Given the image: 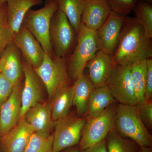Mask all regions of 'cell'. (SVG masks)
Masks as SVG:
<instances>
[{
  "instance_id": "1",
  "label": "cell",
  "mask_w": 152,
  "mask_h": 152,
  "mask_svg": "<svg viewBox=\"0 0 152 152\" xmlns=\"http://www.w3.org/2000/svg\"><path fill=\"white\" fill-rule=\"evenodd\" d=\"M151 39L135 18L126 17L118 46L112 56L115 66L131 65L152 58Z\"/></svg>"
},
{
  "instance_id": "26",
  "label": "cell",
  "mask_w": 152,
  "mask_h": 152,
  "mask_svg": "<svg viewBox=\"0 0 152 152\" xmlns=\"http://www.w3.org/2000/svg\"><path fill=\"white\" fill-rule=\"evenodd\" d=\"M135 18L141 25L149 39L152 38V6L149 3L138 2L134 10Z\"/></svg>"
},
{
  "instance_id": "10",
  "label": "cell",
  "mask_w": 152,
  "mask_h": 152,
  "mask_svg": "<svg viewBox=\"0 0 152 152\" xmlns=\"http://www.w3.org/2000/svg\"><path fill=\"white\" fill-rule=\"evenodd\" d=\"M126 17L111 11L104 24L96 31L99 50L113 56L118 46Z\"/></svg>"
},
{
  "instance_id": "25",
  "label": "cell",
  "mask_w": 152,
  "mask_h": 152,
  "mask_svg": "<svg viewBox=\"0 0 152 152\" xmlns=\"http://www.w3.org/2000/svg\"><path fill=\"white\" fill-rule=\"evenodd\" d=\"M105 140L107 152H138L141 148L132 140L121 135L114 128Z\"/></svg>"
},
{
  "instance_id": "21",
  "label": "cell",
  "mask_w": 152,
  "mask_h": 152,
  "mask_svg": "<svg viewBox=\"0 0 152 152\" xmlns=\"http://www.w3.org/2000/svg\"><path fill=\"white\" fill-rule=\"evenodd\" d=\"M73 87L69 84L57 91L50 102L52 116L55 123L69 114L73 105Z\"/></svg>"
},
{
  "instance_id": "19",
  "label": "cell",
  "mask_w": 152,
  "mask_h": 152,
  "mask_svg": "<svg viewBox=\"0 0 152 152\" xmlns=\"http://www.w3.org/2000/svg\"><path fill=\"white\" fill-rule=\"evenodd\" d=\"M43 4V0H7V19L12 38L21 27L28 11Z\"/></svg>"
},
{
  "instance_id": "6",
  "label": "cell",
  "mask_w": 152,
  "mask_h": 152,
  "mask_svg": "<svg viewBox=\"0 0 152 152\" xmlns=\"http://www.w3.org/2000/svg\"><path fill=\"white\" fill-rule=\"evenodd\" d=\"M118 104L115 102L100 114L86 119L78 144L79 151H83L100 142L105 139L114 128Z\"/></svg>"
},
{
  "instance_id": "14",
  "label": "cell",
  "mask_w": 152,
  "mask_h": 152,
  "mask_svg": "<svg viewBox=\"0 0 152 152\" xmlns=\"http://www.w3.org/2000/svg\"><path fill=\"white\" fill-rule=\"evenodd\" d=\"M12 40L20 49L23 56L34 69L40 66L45 53L39 42L23 25L14 36Z\"/></svg>"
},
{
  "instance_id": "8",
  "label": "cell",
  "mask_w": 152,
  "mask_h": 152,
  "mask_svg": "<svg viewBox=\"0 0 152 152\" xmlns=\"http://www.w3.org/2000/svg\"><path fill=\"white\" fill-rule=\"evenodd\" d=\"M87 119L69 114L55 123L53 152L63 150L78 145L82 131Z\"/></svg>"
},
{
  "instance_id": "12",
  "label": "cell",
  "mask_w": 152,
  "mask_h": 152,
  "mask_svg": "<svg viewBox=\"0 0 152 152\" xmlns=\"http://www.w3.org/2000/svg\"><path fill=\"white\" fill-rule=\"evenodd\" d=\"M22 81L15 85L8 99L0 108V135L7 134L20 119Z\"/></svg>"
},
{
  "instance_id": "24",
  "label": "cell",
  "mask_w": 152,
  "mask_h": 152,
  "mask_svg": "<svg viewBox=\"0 0 152 152\" xmlns=\"http://www.w3.org/2000/svg\"><path fill=\"white\" fill-rule=\"evenodd\" d=\"M58 10L65 15L77 34L81 24L84 0H54Z\"/></svg>"
},
{
  "instance_id": "4",
  "label": "cell",
  "mask_w": 152,
  "mask_h": 152,
  "mask_svg": "<svg viewBox=\"0 0 152 152\" xmlns=\"http://www.w3.org/2000/svg\"><path fill=\"white\" fill-rule=\"evenodd\" d=\"M57 10L58 7L54 0H46L43 7L36 10H29L22 24L39 42L45 53L51 56L54 54L50 41V25Z\"/></svg>"
},
{
  "instance_id": "29",
  "label": "cell",
  "mask_w": 152,
  "mask_h": 152,
  "mask_svg": "<svg viewBox=\"0 0 152 152\" xmlns=\"http://www.w3.org/2000/svg\"><path fill=\"white\" fill-rule=\"evenodd\" d=\"M113 11L126 16L134 10L137 0H106Z\"/></svg>"
},
{
  "instance_id": "35",
  "label": "cell",
  "mask_w": 152,
  "mask_h": 152,
  "mask_svg": "<svg viewBox=\"0 0 152 152\" xmlns=\"http://www.w3.org/2000/svg\"><path fill=\"white\" fill-rule=\"evenodd\" d=\"M138 152H152V147H141Z\"/></svg>"
},
{
  "instance_id": "2",
  "label": "cell",
  "mask_w": 152,
  "mask_h": 152,
  "mask_svg": "<svg viewBox=\"0 0 152 152\" xmlns=\"http://www.w3.org/2000/svg\"><path fill=\"white\" fill-rule=\"evenodd\" d=\"M114 129L140 147H152V136L141 119L136 106L118 104Z\"/></svg>"
},
{
  "instance_id": "9",
  "label": "cell",
  "mask_w": 152,
  "mask_h": 152,
  "mask_svg": "<svg viewBox=\"0 0 152 152\" xmlns=\"http://www.w3.org/2000/svg\"><path fill=\"white\" fill-rule=\"evenodd\" d=\"M106 86L117 102L127 105L137 104L130 65L115 66Z\"/></svg>"
},
{
  "instance_id": "30",
  "label": "cell",
  "mask_w": 152,
  "mask_h": 152,
  "mask_svg": "<svg viewBox=\"0 0 152 152\" xmlns=\"http://www.w3.org/2000/svg\"><path fill=\"white\" fill-rule=\"evenodd\" d=\"M139 116L147 129L152 127V102L151 100L145 101L138 105L135 106Z\"/></svg>"
},
{
  "instance_id": "11",
  "label": "cell",
  "mask_w": 152,
  "mask_h": 152,
  "mask_svg": "<svg viewBox=\"0 0 152 152\" xmlns=\"http://www.w3.org/2000/svg\"><path fill=\"white\" fill-rule=\"evenodd\" d=\"M24 83L21 95L20 119L24 117L30 108L41 102L42 96V82L36 73L34 69L22 56Z\"/></svg>"
},
{
  "instance_id": "33",
  "label": "cell",
  "mask_w": 152,
  "mask_h": 152,
  "mask_svg": "<svg viewBox=\"0 0 152 152\" xmlns=\"http://www.w3.org/2000/svg\"><path fill=\"white\" fill-rule=\"evenodd\" d=\"M80 152H107L105 140L89 147L86 149L80 151Z\"/></svg>"
},
{
  "instance_id": "3",
  "label": "cell",
  "mask_w": 152,
  "mask_h": 152,
  "mask_svg": "<svg viewBox=\"0 0 152 152\" xmlns=\"http://www.w3.org/2000/svg\"><path fill=\"white\" fill-rule=\"evenodd\" d=\"M98 50L96 31L81 24L76 46L67 61L70 78L75 81L82 75L87 63L93 58Z\"/></svg>"
},
{
  "instance_id": "13",
  "label": "cell",
  "mask_w": 152,
  "mask_h": 152,
  "mask_svg": "<svg viewBox=\"0 0 152 152\" xmlns=\"http://www.w3.org/2000/svg\"><path fill=\"white\" fill-rule=\"evenodd\" d=\"M0 73L14 86L22 80L24 73L22 53L12 40L0 56Z\"/></svg>"
},
{
  "instance_id": "5",
  "label": "cell",
  "mask_w": 152,
  "mask_h": 152,
  "mask_svg": "<svg viewBox=\"0 0 152 152\" xmlns=\"http://www.w3.org/2000/svg\"><path fill=\"white\" fill-rule=\"evenodd\" d=\"M50 38L55 56L69 58L76 46L77 34L65 15L58 10L52 18Z\"/></svg>"
},
{
  "instance_id": "27",
  "label": "cell",
  "mask_w": 152,
  "mask_h": 152,
  "mask_svg": "<svg viewBox=\"0 0 152 152\" xmlns=\"http://www.w3.org/2000/svg\"><path fill=\"white\" fill-rule=\"evenodd\" d=\"M53 136H45L34 132L24 152H53Z\"/></svg>"
},
{
  "instance_id": "22",
  "label": "cell",
  "mask_w": 152,
  "mask_h": 152,
  "mask_svg": "<svg viewBox=\"0 0 152 152\" xmlns=\"http://www.w3.org/2000/svg\"><path fill=\"white\" fill-rule=\"evenodd\" d=\"M115 102H117L107 86L95 88L90 95L85 118L88 119L96 116Z\"/></svg>"
},
{
  "instance_id": "34",
  "label": "cell",
  "mask_w": 152,
  "mask_h": 152,
  "mask_svg": "<svg viewBox=\"0 0 152 152\" xmlns=\"http://www.w3.org/2000/svg\"><path fill=\"white\" fill-rule=\"evenodd\" d=\"M64 152H80V151H79L78 147L75 146L68 148L67 150Z\"/></svg>"
},
{
  "instance_id": "23",
  "label": "cell",
  "mask_w": 152,
  "mask_h": 152,
  "mask_svg": "<svg viewBox=\"0 0 152 152\" xmlns=\"http://www.w3.org/2000/svg\"><path fill=\"white\" fill-rule=\"evenodd\" d=\"M146 60H141L131 65V72L135 93L137 104L145 102L147 66Z\"/></svg>"
},
{
  "instance_id": "20",
  "label": "cell",
  "mask_w": 152,
  "mask_h": 152,
  "mask_svg": "<svg viewBox=\"0 0 152 152\" xmlns=\"http://www.w3.org/2000/svg\"><path fill=\"white\" fill-rule=\"evenodd\" d=\"M72 87L73 105L75 107L79 117L85 116L90 95L95 87L84 74L74 81Z\"/></svg>"
},
{
  "instance_id": "37",
  "label": "cell",
  "mask_w": 152,
  "mask_h": 152,
  "mask_svg": "<svg viewBox=\"0 0 152 152\" xmlns=\"http://www.w3.org/2000/svg\"><path fill=\"white\" fill-rule=\"evenodd\" d=\"M7 1V0H0V7L6 3Z\"/></svg>"
},
{
  "instance_id": "7",
  "label": "cell",
  "mask_w": 152,
  "mask_h": 152,
  "mask_svg": "<svg viewBox=\"0 0 152 152\" xmlns=\"http://www.w3.org/2000/svg\"><path fill=\"white\" fill-rule=\"evenodd\" d=\"M67 60L45 53L40 66L34 69L47 90L49 102L58 90L69 84Z\"/></svg>"
},
{
  "instance_id": "17",
  "label": "cell",
  "mask_w": 152,
  "mask_h": 152,
  "mask_svg": "<svg viewBox=\"0 0 152 152\" xmlns=\"http://www.w3.org/2000/svg\"><path fill=\"white\" fill-rule=\"evenodd\" d=\"M34 131L24 118L7 134L3 135L1 146L4 152H24Z\"/></svg>"
},
{
  "instance_id": "36",
  "label": "cell",
  "mask_w": 152,
  "mask_h": 152,
  "mask_svg": "<svg viewBox=\"0 0 152 152\" xmlns=\"http://www.w3.org/2000/svg\"><path fill=\"white\" fill-rule=\"evenodd\" d=\"M137 1L138 2H143L148 3L152 4V0H137Z\"/></svg>"
},
{
  "instance_id": "18",
  "label": "cell",
  "mask_w": 152,
  "mask_h": 152,
  "mask_svg": "<svg viewBox=\"0 0 152 152\" xmlns=\"http://www.w3.org/2000/svg\"><path fill=\"white\" fill-rule=\"evenodd\" d=\"M112 11L106 0H84L81 23L96 31L104 24Z\"/></svg>"
},
{
  "instance_id": "15",
  "label": "cell",
  "mask_w": 152,
  "mask_h": 152,
  "mask_svg": "<svg viewBox=\"0 0 152 152\" xmlns=\"http://www.w3.org/2000/svg\"><path fill=\"white\" fill-rule=\"evenodd\" d=\"M24 118L32 128L34 132L42 135H50L55 125L49 102H39L30 108Z\"/></svg>"
},
{
  "instance_id": "28",
  "label": "cell",
  "mask_w": 152,
  "mask_h": 152,
  "mask_svg": "<svg viewBox=\"0 0 152 152\" xmlns=\"http://www.w3.org/2000/svg\"><path fill=\"white\" fill-rule=\"evenodd\" d=\"M12 40L7 16L6 3L0 7V56L8 44Z\"/></svg>"
},
{
  "instance_id": "16",
  "label": "cell",
  "mask_w": 152,
  "mask_h": 152,
  "mask_svg": "<svg viewBox=\"0 0 152 152\" xmlns=\"http://www.w3.org/2000/svg\"><path fill=\"white\" fill-rule=\"evenodd\" d=\"M115 67L112 56L98 50L86 67L88 70V78L95 88H99L106 86Z\"/></svg>"
},
{
  "instance_id": "31",
  "label": "cell",
  "mask_w": 152,
  "mask_h": 152,
  "mask_svg": "<svg viewBox=\"0 0 152 152\" xmlns=\"http://www.w3.org/2000/svg\"><path fill=\"white\" fill-rule=\"evenodd\" d=\"M14 85L0 73V108L8 99Z\"/></svg>"
},
{
  "instance_id": "32",
  "label": "cell",
  "mask_w": 152,
  "mask_h": 152,
  "mask_svg": "<svg viewBox=\"0 0 152 152\" xmlns=\"http://www.w3.org/2000/svg\"><path fill=\"white\" fill-rule=\"evenodd\" d=\"M147 66L145 100H151L152 96V59L146 60Z\"/></svg>"
}]
</instances>
